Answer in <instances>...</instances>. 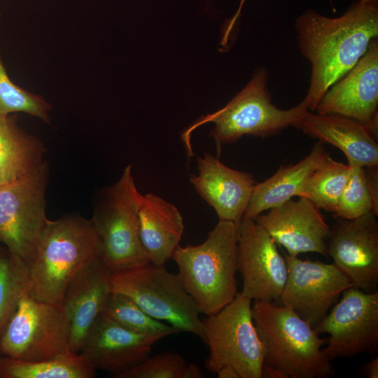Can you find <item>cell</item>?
<instances>
[{
	"instance_id": "obj_1",
	"label": "cell",
	"mask_w": 378,
	"mask_h": 378,
	"mask_svg": "<svg viewBox=\"0 0 378 378\" xmlns=\"http://www.w3.org/2000/svg\"><path fill=\"white\" fill-rule=\"evenodd\" d=\"M302 55L311 64V78L302 100L315 111L328 88L345 75L378 37V1L356 0L340 16L307 10L295 20Z\"/></svg>"
},
{
	"instance_id": "obj_2",
	"label": "cell",
	"mask_w": 378,
	"mask_h": 378,
	"mask_svg": "<svg viewBox=\"0 0 378 378\" xmlns=\"http://www.w3.org/2000/svg\"><path fill=\"white\" fill-rule=\"evenodd\" d=\"M98 257L99 244L91 220L78 216L49 220L28 263L29 295L62 308L71 280Z\"/></svg>"
},
{
	"instance_id": "obj_3",
	"label": "cell",
	"mask_w": 378,
	"mask_h": 378,
	"mask_svg": "<svg viewBox=\"0 0 378 378\" xmlns=\"http://www.w3.org/2000/svg\"><path fill=\"white\" fill-rule=\"evenodd\" d=\"M238 225L219 220L204 242L179 245L172 254L182 285L206 316L222 309L238 293Z\"/></svg>"
},
{
	"instance_id": "obj_4",
	"label": "cell",
	"mask_w": 378,
	"mask_h": 378,
	"mask_svg": "<svg viewBox=\"0 0 378 378\" xmlns=\"http://www.w3.org/2000/svg\"><path fill=\"white\" fill-rule=\"evenodd\" d=\"M252 316L263 342L264 363L286 378H327L335 369L314 328L288 307L278 302L254 300Z\"/></svg>"
},
{
	"instance_id": "obj_5",
	"label": "cell",
	"mask_w": 378,
	"mask_h": 378,
	"mask_svg": "<svg viewBox=\"0 0 378 378\" xmlns=\"http://www.w3.org/2000/svg\"><path fill=\"white\" fill-rule=\"evenodd\" d=\"M267 71H255L247 85L224 107L200 117L182 134L188 154L192 155L190 134L207 122L215 126L211 132L218 150L223 144L233 143L244 135L267 137L280 133L289 127L296 128L308 110L302 101L288 109H280L272 103L267 88Z\"/></svg>"
},
{
	"instance_id": "obj_6",
	"label": "cell",
	"mask_w": 378,
	"mask_h": 378,
	"mask_svg": "<svg viewBox=\"0 0 378 378\" xmlns=\"http://www.w3.org/2000/svg\"><path fill=\"white\" fill-rule=\"evenodd\" d=\"M140 194L128 165L94 209L91 221L110 273L150 262L139 234Z\"/></svg>"
},
{
	"instance_id": "obj_7",
	"label": "cell",
	"mask_w": 378,
	"mask_h": 378,
	"mask_svg": "<svg viewBox=\"0 0 378 378\" xmlns=\"http://www.w3.org/2000/svg\"><path fill=\"white\" fill-rule=\"evenodd\" d=\"M112 293L132 299L146 314L202 339L201 314L177 274L152 262L110 273Z\"/></svg>"
},
{
	"instance_id": "obj_8",
	"label": "cell",
	"mask_w": 378,
	"mask_h": 378,
	"mask_svg": "<svg viewBox=\"0 0 378 378\" xmlns=\"http://www.w3.org/2000/svg\"><path fill=\"white\" fill-rule=\"evenodd\" d=\"M251 307V300L238 292L230 303L202 319V340L209 351L205 366L210 372L229 365L240 378H262L265 349Z\"/></svg>"
},
{
	"instance_id": "obj_9",
	"label": "cell",
	"mask_w": 378,
	"mask_h": 378,
	"mask_svg": "<svg viewBox=\"0 0 378 378\" xmlns=\"http://www.w3.org/2000/svg\"><path fill=\"white\" fill-rule=\"evenodd\" d=\"M69 321L62 308L27 293L0 337V354L36 361L71 351Z\"/></svg>"
},
{
	"instance_id": "obj_10",
	"label": "cell",
	"mask_w": 378,
	"mask_h": 378,
	"mask_svg": "<svg viewBox=\"0 0 378 378\" xmlns=\"http://www.w3.org/2000/svg\"><path fill=\"white\" fill-rule=\"evenodd\" d=\"M46 163L30 176L0 186V242L27 264L49 220Z\"/></svg>"
},
{
	"instance_id": "obj_11",
	"label": "cell",
	"mask_w": 378,
	"mask_h": 378,
	"mask_svg": "<svg viewBox=\"0 0 378 378\" xmlns=\"http://www.w3.org/2000/svg\"><path fill=\"white\" fill-rule=\"evenodd\" d=\"M314 328L319 335L328 334L323 349L330 360L374 355L378 346V292L348 288Z\"/></svg>"
},
{
	"instance_id": "obj_12",
	"label": "cell",
	"mask_w": 378,
	"mask_h": 378,
	"mask_svg": "<svg viewBox=\"0 0 378 378\" xmlns=\"http://www.w3.org/2000/svg\"><path fill=\"white\" fill-rule=\"evenodd\" d=\"M284 255L288 274L278 303L292 309L314 328L353 284L334 263Z\"/></svg>"
},
{
	"instance_id": "obj_13",
	"label": "cell",
	"mask_w": 378,
	"mask_h": 378,
	"mask_svg": "<svg viewBox=\"0 0 378 378\" xmlns=\"http://www.w3.org/2000/svg\"><path fill=\"white\" fill-rule=\"evenodd\" d=\"M238 271L241 293L251 299L278 302L288 274L284 255L267 232L254 219H242L238 225Z\"/></svg>"
},
{
	"instance_id": "obj_14",
	"label": "cell",
	"mask_w": 378,
	"mask_h": 378,
	"mask_svg": "<svg viewBox=\"0 0 378 378\" xmlns=\"http://www.w3.org/2000/svg\"><path fill=\"white\" fill-rule=\"evenodd\" d=\"M315 111L353 119L377 138L378 37L371 41L357 63L328 88Z\"/></svg>"
},
{
	"instance_id": "obj_15",
	"label": "cell",
	"mask_w": 378,
	"mask_h": 378,
	"mask_svg": "<svg viewBox=\"0 0 378 378\" xmlns=\"http://www.w3.org/2000/svg\"><path fill=\"white\" fill-rule=\"evenodd\" d=\"M370 213L353 219L336 218L330 227L328 255L354 286L375 292L378 283V221Z\"/></svg>"
},
{
	"instance_id": "obj_16",
	"label": "cell",
	"mask_w": 378,
	"mask_h": 378,
	"mask_svg": "<svg viewBox=\"0 0 378 378\" xmlns=\"http://www.w3.org/2000/svg\"><path fill=\"white\" fill-rule=\"evenodd\" d=\"M254 220L290 255L317 253L328 256L330 227L319 209L304 197L297 200L290 199Z\"/></svg>"
},
{
	"instance_id": "obj_17",
	"label": "cell",
	"mask_w": 378,
	"mask_h": 378,
	"mask_svg": "<svg viewBox=\"0 0 378 378\" xmlns=\"http://www.w3.org/2000/svg\"><path fill=\"white\" fill-rule=\"evenodd\" d=\"M162 335L135 332L102 313L94 322L80 354L94 368L113 376L148 357Z\"/></svg>"
},
{
	"instance_id": "obj_18",
	"label": "cell",
	"mask_w": 378,
	"mask_h": 378,
	"mask_svg": "<svg viewBox=\"0 0 378 378\" xmlns=\"http://www.w3.org/2000/svg\"><path fill=\"white\" fill-rule=\"evenodd\" d=\"M109 278V270L98 257L80 270L67 286L62 308L69 321L71 351L80 354L102 313L111 293Z\"/></svg>"
},
{
	"instance_id": "obj_19",
	"label": "cell",
	"mask_w": 378,
	"mask_h": 378,
	"mask_svg": "<svg viewBox=\"0 0 378 378\" xmlns=\"http://www.w3.org/2000/svg\"><path fill=\"white\" fill-rule=\"evenodd\" d=\"M197 175L189 181L200 196L215 210L219 220L239 224L255 185L253 176L233 169L209 153L197 158Z\"/></svg>"
},
{
	"instance_id": "obj_20",
	"label": "cell",
	"mask_w": 378,
	"mask_h": 378,
	"mask_svg": "<svg viewBox=\"0 0 378 378\" xmlns=\"http://www.w3.org/2000/svg\"><path fill=\"white\" fill-rule=\"evenodd\" d=\"M296 128L322 143L339 148L349 164L378 165L377 138L365 125L353 119L307 111Z\"/></svg>"
},
{
	"instance_id": "obj_21",
	"label": "cell",
	"mask_w": 378,
	"mask_h": 378,
	"mask_svg": "<svg viewBox=\"0 0 378 378\" xmlns=\"http://www.w3.org/2000/svg\"><path fill=\"white\" fill-rule=\"evenodd\" d=\"M139 219L141 241L150 262L164 265L180 245L184 232L180 211L155 194H140Z\"/></svg>"
},
{
	"instance_id": "obj_22",
	"label": "cell",
	"mask_w": 378,
	"mask_h": 378,
	"mask_svg": "<svg viewBox=\"0 0 378 378\" xmlns=\"http://www.w3.org/2000/svg\"><path fill=\"white\" fill-rule=\"evenodd\" d=\"M328 156L318 141L300 162L281 167L272 176L255 184L242 219H254L293 197H300L309 178Z\"/></svg>"
},
{
	"instance_id": "obj_23",
	"label": "cell",
	"mask_w": 378,
	"mask_h": 378,
	"mask_svg": "<svg viewBox=\"0 0 378 378\" xmlns=\"http://www.w3.org/2000/svg\"><path fill=\"white\" fill-rule=\"evenodd\" d=\"M45 152L42 142L22 130L13 114L0 115V186L38 171L46 163Z\"/></svg>"
},
{
	"instance_id": "obj_24",
	"label": "cell",
	"mask_w": 378,
	"mask_h": 378,
	"mask_svg": "<svg viewBox=\"0 0 378 378\" xmlns=\"http://www.w3.org/2000/svg\"><path fill=\"white\" fill-rule=\"evenodd\" d=\"M95 371L80 354L72 351L36 361L0 355L1 378H92Z\"/></svg>"
},
{
	"instance_id": "obj_25",
	"label": "cell",
	"mask_w": 378,
	"mask_h": 378,
	"mask_svg": "<svg viewBox=\"0 0 378 378\" xmlns=\"http://www.w3.org/2000/svg\"><path fill=\"white\" fill-rule=\"evenodd\" d=\"M350 165V177L333 216L353 219L370 213L377 216L378 165Z\"/></svg>"
},
{
	"instance_id": "obj_26",
	"label": "cell",
	"mask_w": 378,
	"mask_h": 378,
	"mask_svg": "<svg viewBox=\"0 0 378 378\" xmlns=\"http://www.w3.org/2000/svg\"><path fill=\"white\" fill-rule=\"evenodd\" d=\"M351 172L350 164L328 156L309 178L300 197L309 200L319 209L334 214Z\"/></svg>"
},
{
	"instance_id": "obj_27",
	"label": "cell",
	"mask_w": 378,
	"mask_h": 378,
	"mask_svg": "<svg viewBox=\"0 0 378 378\" xmlns=\"http://www.w3.org/2000/svg\"><path fill=\"white\" fill-rule=\"evenodd\" d=\"M29 293L28 264L0 246V337L21 298Z\"/></svg>"
},
{
	"instance_id": "obj_28",
	"label": "cell",
	"mask_w": 378,
	"mask_h": 378,
	"mask_svg": "<svg viewBox=\"0 0 378 378\" xmlns=\"http://www.w3.org/2000/svg\"><path fill=\"white\" fill-rule=\"evenodd\" d=\"M102 313L135 332L164 337L178 332L171 325L149 316L132 299L120 293H111Z\"/></svg>"
},
{
	"instance_id": "obj_29",
	"label": "cell",
	"mask_w": 378,
	"mask_h": 378,
	"mask_svg": "<svg viewBox=\"0 0 378 378\" xmlns=\"http://www.w3.org/2000/svg\"><path fill=\"white\" fill-rule=\"evenodd\" d=\"M51 108V104L42 96L24 89L10 79L0 51V115L24 113L49 123Z\"/></svg>"
},
{
	"instance_id": "obj_30",
	"label": "cell",
	"mask_w": 378,
	"mask_h": 378,
	"mask_svg": "<svg viewBox=\"0 0 378 378\" xmlns=\"http://www.w3.org/2000/svg\"><path fill=\"white\" fill-rule=\"evenodd\" d=\"M183 357L174 351L148 356L134 367L113 375L115 378H180L186 365Z\"/></svg>"
},
{
	"instance_id": "obj_31",
	"label": "cell",
	"mask_w": 378,
	"mask_h": 378,
	"mask_svg": "<svg viewBox=\"0 0 378 378\" xmlns=\"http://www.w3.org/2000/svg\"><path fill=\"white\" fill-rule=\"evenodd\" d=\"M204 377L203 372L195 364H186L182 370L180 378H202Z\"/></svg>"
},
{
	"instance_id": "obj_32",
	"label": "cell",
	"mask_w": 378,
	"mask_h": 378,
	"mask_svg": "<svg viewBox=\"0 0 378 378\" xmlns=\"http://www.w3.org/2000/svg\"><path fill=\"white\" fill-rule=\"evenodd\" d=\"M364 373L370 378L378 377V358L375 357L364 366Z\"/></svg>"
},
{
	"instance_id": "obj_33",
	"label": "cell",
	"mask_w": 378,
	"mask_h": 378,
	"mask_svg": "<svg viewBox=\"0 0 378 378\" xmlns=\"http://www.w3.org/2000/svg\"><path fill=\"white\" fill-rule=\"evenodd\" d=\"M216 374L219 378H240L237 370L229 365L220 368Z\"/></svg>"
},
{
	"instance_id": "obj_34",
	"label": "cell",
	"mask_w": 378,
	"mask_h": 378,
	"mask_svg": "<svg viewBox=\"0 0 378 378\" xmlns=\"http://www.w3.org/2000/svg\"><path fill=\"white\" fill-rule=\"evenodd\" d=\"M244 1H245V0H241L237 12L235 13L234 16L231 18L232 22H237V20L239 18L240 13H241V8H242V6H243V4H244Z\"/></svg>"
},
{
	"instance_id": "obj_35",
	"label": "cell",
	"mask_w": 378,
	"mask_h": 378,
	"mask_svg": "<svg viewBox=\"0 0 378 378\" xmlns=\"http://www.w3.org/2000/svg\"><path fill=\"white\" fill-rule=\"evenodd\" d=\"M373 1H378V0H373Z\"/></svg>"
},
{
	"instance_id": "obj_36",
	"label": "cell",
	"mask_w": 378,
	"mask_h": 378,
	"mask_svg": "<svg viewBox=\"0 0 378 378\" xmlns=\"http://www.w3.org/2000/svg\"><path fill=\"white\" fill-rule=\"evenodd\" d=\"M0 15H1V13H0Z\"/></svg>"
},
{
	"instance_id": "obj_37",
	"label": "cell",
	"mask_w": 378,
	"mask_h": 378,
	"mask_svg": "<svg viewBox=\"0 0 378 378\" xmlns=\"http://www.w3.org/2000/svg\"><path fill=\"white\" fill-rule=\"evenodd\" d=\"M1 355V354H0Z\"/></svg>"
}]
</instances>
